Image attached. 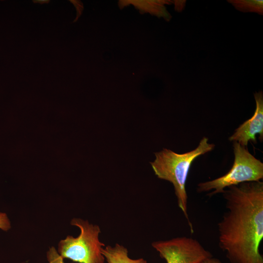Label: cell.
Listing matches in <instances>:
<instances>
[{
  "instance_id": "obj_1",
  "label": "cell",
  "mask_w": 263,
  "mask_h": 263,
  "mask_svg": "<svg viewBox=\"0 0 263 263\" xmlns=\"http://www.w3.org/2000/svg\"><path fill=\"white\" fill-rule=\"evenodd\" d=\"M222 193L226 211L218 224L219 245L231 263H263V183L229 187Z\"/></svg>"
},
{
  "instance_id": "obj_2",
  "label": "cell",
  "mask_w": 263,
  "mask_h": 263,
  "mask_svg": "<svg viewBox=\"0 0 263 263\" xmlns=\"http://www.w3.org/2000/svg\"><path fill=\"white\" fill-rule=\"evenodd\" d=\"M208 138L203 137L194 150L179 154L167 149L155 153V159L150 162L155 174L159 179L170 182L173 186L177 204L186 218L191 232L193 226L188 212V195L186 183L193 161L198 156L211 151L213 144L208 143Z\"/></svg>"
},
{
  "instance_id": "obj_3",
  "label": "cell",
  "mask_w": 263,
  "mask_h": 263,
  "mask_svg": "<svg viewBox=\"0 0 263 263\" xmlns=\"http://www.w3.org/2000/svg\"><path fill=\"white\" fill-rule=\"evenodd\" d=\"M71 224L79 228L80 234L76 237L69 235L61 240L58 245L59 254L63 259L78 263H104L102 249L105 245L99 238V226L78 218L72 219Z\"/></svg>"
},
{
  "instance_id": "obj_4",
  "label": "cell",
  "mask_w": 263,
  "mask_h": 263,
  "mask_svg": "<svg viewBox=\"0 0 263 263\" xmlns=\"http://www.w3.org/2000/svg\"><path fill=\"white\" fill-rule=\"evenodd\" d=\"M234 161L231 169L223 176L214 180L200 183L197 192H211L209 197L222 193L225 188L240 184L260 181L263 178V163L237 142H233Z\"/></svg>"
},
{
  "instance_id": "obj_5",
  "label": "cell",
  "mask_w": 263,
  "mask_h": 263,
  "mask_svg": "<svg viewBox=\"0 0 263 263\" xmlns=\"http://www.w3.org/2000/svg\"><path fill=\"white\" fill-rule=\"evenodd\" d=\"M151 246L167 263H200L212 257L198 240L189 237L154 241Z\"/></svg>"
},
{
  "instance_id": "obj_6",
  "label": "cell",
  "mask_w": 263,
  "mask_h": 263,
  "mask_svg": "<svg viewBox=\"0 0 263 263\" xmlns=\"http://www.w3.org/2000/svg\"><path fill=\"white\" fill-rule=\"evenodd\" d=\"M256 101V110L254 115L236 129L235 132L229 140L237 142L241 146L246 147L248 143L252 141L256 143V135L259 134L261 141L263 139V95L262 92L254 94Z\"/></svg>"
},
{
  "instance_id": "obj_7",
  "label": "cell",
  "mask_w": 263,
  "mask_h": 263,
  "mask_svg": "<svg viewBox=\"0 0 263 263\" xmlns=\"http://www.w3.org/2000/svg\"><path fill=\"white\" fill-rule=\"evenodd\" d=\"M102 253L107 263H148L143 258H130L127 248L118 244L114 246H105L102 249Z\"/></svg>"
},
{
  "instance_id": "obj_8",
  "label": "cell",
  "mask_w": 263,
  "mask_h": 263,
  "mask_svg": "<svg viewBox=\"0 0 263 263\" xmlns=\"http://www.w3.org/2000/svg\"><path fill=\"white\" fill-rule=\"evenodd\" d=\"M227 1L231 3L239 11L243 12H254L263 15L262 0H230Z\"/></svg>"
},
{
  "instance_id": "obj_9",
  "label": "cell",
  "mask_w": 263,
  "mask_h": 263,
  "mask_svg": "<svg viewBox=\"0 0 263 263\" xmlns=\"http://www.w3.org/2000/svg\"><path fill=\"white\" fill-rule=\"evenodd\" d=\"M47 259L49 263H65L64 259L59 254L56 248L52 246L47 252Z\"/></svg>"
},
{
  "instance_id": "obj_10",
  "label": "cell",
  "mask_w": 263,
  "mask_h": 263,
  "mask_svg": "<svg viewBox=\"0 0 263 263\" xmlns=\"http://www.w3.org/2000/svg\"><path fill=\"white\" fill-rule=\"evenodd\" d=\"M11 228L10 220L5 213L0 212V229L3 231H8Z\"/></svg>"
},
{
  "instance_id": "obj_11",
  "label": "cell",
  "mask_w": 263,
  "mask_h": 263,
  "mask_svg": "<svg viewBox=\"0 0 263 263\" xmlns=\"http://www.w3.org/2000/svg\"><path fill=\"white\" fill-rule=\"evenodd\" d=\"M200 263H222L221 261L216 258L211 257L203 261Z\"/></svg>"
},
{
  "instance_id": "obj_12",
  "label": "cell",
  "mask_w": 263,
  "mask_h": 263,
  "mask_svg": "<svg viewBox=\"0 0 263 263\" xmlns=\"http://www.w3.org/2000/svg\"><path fill=\"white\" fill-rule=\"evenodd\" d=\"M50 1L48 0H33V2L34 3H39L40 4H43L45 3H48Z\"/></svg>"
}]
</instances>
